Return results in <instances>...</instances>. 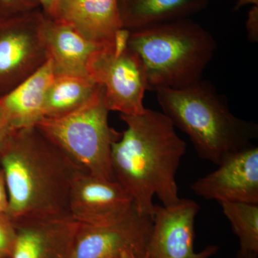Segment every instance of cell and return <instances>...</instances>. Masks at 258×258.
Returning <instances> with one entry per match:
<instances>
[{"mask_svg": "<svg viewBox=\"0 0 258 258\" xmlns=\"http://www.w3.org/2000/svg\"><path fill=\"white\" fill-rule=\"evenodd\" d=\"M8 191L7 215L17 227L71 217L69 195L86 172L37 127L15 131L0 157Z\"/></svg>", "mask_w": 258, "mask_h": 258, "instance_id": "6da1fadb", "label": "cell"}, {"mask_svg": "<svg viewBox=\"0 0 258 258\" xmlns=\"http://www.w3.org/2000/svg\"><path fill=\"white\" fill-rule=\"evenodd\" d=\"M127 128L111 149L115 181L128 194L141 213L153 217L157 196L162 205L180 200L176 174L186 144L164 113L146 108L120 114Z\"/></svg>", "mask_w": 258, "mask_h": 258, "instance_id": "7a4b0ae2", "label": "cell"}, {"mask_svg": "<svg viewBox=\"0 0 258 258\" xmlns=\"http://www.w3.org/2000/svg\"><path fill=\"white\" fill-rule=\"evenodd\" d=\"M155 92L163 113L189 137L204 160L218 165L226 156L252 145L257 139V125L234 115L209 81Z\"/></svg>", "mask_w": 258, "mask_h": 258, "instance_id": "3957f363", "label": "cell"}, {"mask_svg": "<svg viewBox=\"0 0 258 258\" xmlns=\"http://www.w3.org/2000/svg\"><path fill=\"white\" fill-rule=\"evenodd\" d=\"M211 34L189 18L131 32L128 47L143 66L148 91L181 88L202 80L216 49Z\"/></svg>", "mask_w": 258, "mask_h": 258, "instance_id": "277c9868", "label": "cell"}, {"mask_svg": "<svg viewBox=\"0 0 258 258\" xmlns=\"http://www.w3.org/2000/svg\"><path fill=\"white\" fill-rule=\"evenodd\" d=\"M108 113L102 86L81 109L60 118H43L36 127L88 174L115 181L111 149L121 133L110 126Z\"/></svg>", "mask_w": 258, "mask_h": 258, "instance_id": "5b68a950", "label": "cell"}, {"mask_svg": "<svg viewBox=\"0 0 258 258\" xmlns=\"http://www.w3.org/2000/svg\"><path fill=\"white\" fill-rule=\"evenodd\" d=\"M152 226L134 205L107 221L79 223L73 258H148Z\"/></svg>", "mask_w": 258, "mask_h": 258, "instance_id": "8992f818", "label": "cell"}, {"mask_svg": "<svg viewBox=\"0 0 258 258\" xmlns=\"http://www.w3.org/2000/svg\"><path fill=\"white\" fill-rule=\"evenodd\" d=\"M41 9L0 20V98L49 60L42 37Z\"/></svg>", "mask_w": 258, "mask_h": 258, "instance_id": "52a82bcc", "label": "cell"}, {"mask_svg": "<svg viewBox=\"0 0 258 258\" xmlns=\"http://www.w3.org/2000/svg\"><path fill=\"white\" fill-rule=\"evenodd\" d=\"M90 77L104 90L109 111L121 115L142 113L144 93L148 91L143 66L138 55L128 47L115 55L113 47H102L93 55L88 68Z\"/></svg>", "mask_w": 258, "mask_h": 258, "instance_id": "ba28073f", "label": "cell"}, {"mask_svg": "<svg viewBox=\"0 0 258 258\" xmlns=\"http://www.w3.org/2000/svg\"><path fill=\"white\" fill-rule=\"evenodd\" d=\"M200 205L181 198L174 205H154L152 235L148 258H210L217 253V245L195 250V218Z\"/></svg>", "mask_w": 258, "mask_h": 258, "instance_id": "9c48e42d", "label": "cell"}, {"mask_svg": "<svg viewBox=\"0 0 258 258\" xmlns=\"http://www.w3.org/2000/svg\"><path fill=\"white\" fill-rule=\"evenodd\" d=\"M208 175L191 185L208 200L258 205V148L254 145L231 153Z\"/></svg>", "mask_w": 258, "mask_h": 258, "instance_id": "30bf717a", "label": "cell"}, {"mask_svg": "<svg viewBox=\"0 0 258 258\" xmlns=\"http://www.w3.org/2000/svg\"><path fill=\"white\" fill-rule=\"evenodd\" d=\"M132 199L117 181L83 172L73 182L69 195L71 217L81 224L100 223L128 210Z\"/></svg>", "mask_w": 258, "mask_h": 258, "instance_id": "8fae6325", "label": "cell"}, {"mask_svg": "<svg viewBox=\"0 0 258 258\" xmlns=\"http://www.w3.org/2000/svg\"><path fill=\"white\" fill-rule=\"evenodd\" d=\"M52 18L101 47H113L115 32L123 28L118 0H59Z\"/></svg>", "mask_w": 258, "mask_h": 258, "instance_id": "7c38bea8", "label": "cell"}, {"mask_svg": "<svg viewBox=\"0 0 258 258\" xmlns=\"http://www.w3.org/2000/svg\"><path fill=\"white\" fill-rule=\"evenodd\" d=\"M79 225L64 217L18 226L11 258H73Z\"/></svg>", "mask_w": 258, "mask_h": 258, "instance_id": "4fadbf2b", "label": "cell"}, {"mask_svg": "<svg viewBox=\"0 0 258 258\" xmlns=\"http://www.w3.org/2000/svg\"><path fill=\"white\" fill-rule=\"evenodd\" d=\"M41 32L55 75L90 77L88 68L93 55L106 47L90 41L69 24L45 15Z\"/></svg>", "mask_w": 258, "mask_h": 258, "instance_id": "5bb4252c", "label": "cell"}, {"mask_svg": "<svg viewBox=\"0 0 258 258\" xmlns=\"http://www.w3.org/2000/svg\"><path fill=\"white\" fill-rule=\"evenodd\" d=\"M50 59L0 98V109L13 131L35 127L44 118L45 97L55 77Z\"/></svg>", "mask_w": 258, "mask_h": 258, "instance_id": "9a60e30c", "label": "cell"}, {"mask_svg": "<svg viewBox=\"0 0 258 258\" xmlns=\"http://www.w3.org/2000/svg\"><path fill=\"white\" fill-rule=\"evenodd\" d=\"M208 0H118L123 28L130 32L188 18L206 8Z\"/></svg>", "mask_w": 258, "mask_h": 258, "instance_id": "2e32d148", "label": "cell"}, {"mask_svg": "<svg viewBox=\"0 0 258 258\" xmlns=\"http://www.w3.org/2000/svg\"><path fill=\"white\" fill-rule=\"evenodd\" d=\"M101 88L89 76L55 75L45 97L44 118H60L74 113L96 98Z\"/></svg>", "mask_w": 258, "mask_h": 258, "instance_id": "e0dca14e", "label": "cell"}, {"mask_svg": "<svg viewBox=\"0 0 258 258\" xmlns=\"http://www.w3.org/2000/svg\"><path fill=\"white\" fill-rule=\"evenodd\" d=\"M224 215L240 243L238 252L258 255V205L220 202Z\"/></svg>", "mask_w": 258, "mask_h": 258, "instance_id": "ac0fdd59", "label": "cell"}, {"mask_svg": "<svg viewBox=\"0 0 258 258\" xmlns=\"http://www.w3.org/2000/svg\"><path fill=\"white\" fill-rule=\"evenodd\" d=\"M18 230L6 212L0 213V258H11Z\"/></svg>", "mask_w": 258, "mask_h": 258, "instance_id": "d6986e66", "label": "cell"}, {"mask_svg": "<svg viewBox=\"0 0 258 258\" xmlns=\"http://www.w3.org/2000/svg\"><path fill=\"white\" fill-rule=\"evenodd\" d=\"M40 8L38 0H0V20L22 16Z\"/></svg>", "mask_w": 258, "mask_h": 258, "instance_id": "ffe728a7", "label": "cell"}, {"mask_svg": "<svg viewBox=\"0 0 258 258\" xmlns=\"http://www.w3.org/2000/svg\"><path fill=\"white\" fill-rule=\"evenodd\" d=\"M247 37L251 42L258 40V5H253L249 10L246 22Z\"/></svg>", "mask_w": 258, "mask_h": 258, "instance_id": "44dd1931", "label": "cell"}, {"mask_svg": "<svg viewBox=\"0 0 258 258\" xmlns=\"http://www.w3.org/2000/svg\"><path fill=\"white\" fill-rule=\"evenodd\" d=\"M15 131H13L10 128L3 113H2L1 109H0V157H1L2 154L9 141L12 134Z\"/></svg>", "mask_w": 258, "mask_h": 258, "instance_id": "7402d4cb", "label": "cell"}, {"mask_svg": "<svg viewBox=\"0 0 258 258\" xmlns=\"http://www.w3.org/2000/svg\"><path fill=\"white\" fill-rule=\"evenodd\" d=\"M8 205V191L3 171L0 168V213L7 212Z\"/></svg>", "mask_w": 258, "mask_h": 258, "instance_id": "603a6c76", "label": "cell"}, {"mask_svg": "<svg viewBox=\"0 0 258 258\" xmlns=\"http://www.w3.org/2000/svg\"><path fill=\"white\" fill-rule=\"evenodd\" d=\"M58 1L59 0H38L42 13L50 18H52L55 14L56 7Z\"/></svg>", "mask_w": 258, "mask_h": 258, "instance_id": "cb8c5ba5", "label": "cell"}, {"mask_svg": "<svg viewBox=\"0 0 258 258\" xmlns=\"http://www.w3.org/2000/svg\"><path fill=\"white\" fill-rule=\"evenodd\" d=\"M258 5V0H236L235 10H239L246 5Z\"/></svg>", "mask_w": 258, "mask_h": 258, "instance_id": "d4e9b609", "label": "cell"}, {"mask_svg": "<svg viewBox=\"0 0 258 258\" xmlns=\"http://www.w3.org/2000/svg\"><path fill=\"white\" fill-rule=\"evenodd\" d=\"M237 258H257L256 256L247 255V254H244L240 253V252H237Z\"/></svg>", "mask_w": 258, "mask_h": 258, "instance_id": "484cf974", "label": "cell"}]
</instances>
